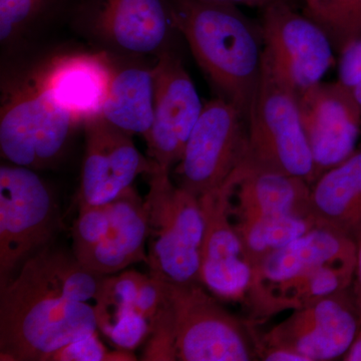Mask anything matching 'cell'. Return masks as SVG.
Segmentation results:
<instances>
[{
    "instance_id": "5b68a950",
    "label": "cell",
    "mask_w": 361,
    "mask_h": 361,
    "mask_svg": "<svg viewBox=\"0 0 361 361\" xmlns=\"http://www.w3.org/2000/svg\"><path fill=\"white\" fill-rule=\"evenodd\" d=\"M145 200L148 217L149 275L176 284L201 283L205 220L199 197L178 186L157 166Z\"/></svg>"
},
{
    "instance_id": "6da1fadb",
    "label": "cell",
    "mask_w": 361,
    "mask_h": 361,
    "mask_svg": "<svg viewBox=\"0 0 361 361\" xmlns=\"http://www.w3.org/2000/svg\"><path fill=\"white\" fill-rule=\"evenodd\" d=\"M75 256L49 244L0 288V360H51L96 334L94 306L104 281Z\"/></svg>"
},
{
    "instance_id": "52a82bcc",
    "label": "cell",
    "mask_w": 361,
    "mask_h": 361,
    "mask_svg": "<svg viewBox=\"0 0 361 361\" xmlns=\"http://www.w3.org/2000/svg\"><path fill=\"white\" fill-rule=\"evenodd\" d=\"M61 225L59 206L37 171L0 167V288L33 255L52 243Z\"/></svg>"
},
{
    "instance_id": "7402d4cb",
    "label": "cell",
    "mask_w": 361,
    "mask_h": 361,
    "mask_svg": "<svg viewBox=\"0 0 361 361\" xmlns=\"http://www.w3.org/2000/svg\"><path fill=\"white\" fill-rule=\"evenodd\" d=\"M252 267L266 256L302 236L316 224L310 215L285 214L233 223Z\"/></svg>"
},
{
    "instance_id": "e0dca14e",
    "label": "cell",
    "mask_w": 361,
    "mask_h": 361,
    "mask_svg": "<svg viewBox=\"0 0 361 361\" xmlns=\"http://www.w3.org/2000/svg\"><path fill=\"white\" fill-rule=\"evenodd\" d=\"M348 260H356L355 240L326 226L316 225L252 267L251 283L245 299L319 266Z\"/></svg>"
},
{
    "instance_id": "d6986e66",
    "label": "cell",
    "mask_w": 361,
    "mask_h": 361,
    "mask_svg": "<svg viewBox=\"0 0 361 361\" xmlns=\"http://www.w3.org/2000/svg\"><path fill=\"white\" fill-rule=\"evenodd\" d=\"M109 207L108 231L94 248L78 259L87 269L104 276L115 274L134 263H148L149 226L144 199L130 187L110 202Z\"/></svg>"
},
{
    "instance_id": "3957f363",
    "label": "cell",
    "mask_w": 361,
    "mask_h": 361,
    "mask_svg": "<svg viewBox=\"0 0 361 361\" xmlns=\"http://www.w3.org/2000/svg\"><path fill=\"white\" fill-rule=\"evenodd\" d=\"M0 103L2 158L35 171L59 165L80 125L54 101L37 63L2 73Z\"/></svg>"
},
{
    "instance_id": "9a60e30c",
    "label": "cell",
    "mask_w": 361,
    "mask_h": 361,
    "mask_svg": "<svg viewBox=\"0 0 361 361\" xmlns=\"http://www.w3.org/2000/svg\"><path fill=\"white\" fill-rule=\"evenodd\" d=\"M199 199L205 220L201 283L218 298L243 303L251 283L252 266L230 219L227 194L221 188Z\"/></svg>"
},
{
    "instance_id": "7c38bea8",
    "label": "cell",
    "mask_w": 361,
    "mask_h": 361,
    "mask_svg": "<svg viewBox=\"0 0 361 361\" xmlns=\"http://www.w3.org/2000/svg\"><path fill=\"white\" fill-rule=\"evenodd\" d=\"M154 122L146 137L149 159L171 172L182 159L204 104L182 59L172 49L157 58Z\"/></svg>"
},
{
    "instance_id": "4dcf8cb0",
    "label": "cell",
    "mask_w": 361,
    "mask_h": 361,
    "mask_svg": "<svg viewBox=\"0 0 361 361\" xmlns=\"http://www.w3.org/2000/svg\"><path fill=\"white\" fill-rule=\"evenodd\" d=\"M356 243V264L355 279H353V291L355 294L356 304L361 318V228L355 237Z\"/></svg>"
},
{
    "instance_id": "4fadbf2b",
    "label": "cell",
    "mask_w": 361,
    "mask_h": 361,
    "mask_svg": "<svg viewBox=\"0 0 361 361\" xmlns=\"http://www.w3.org/2000/svg\"><path fill=\"white\" fill-rule=\"evenodd\" d=\"M85 154L78 204L106 205L132 187L137 176L151 174L157 164L137 151L132 135L111 125L103 116L84 125Z\"/></svg>"
},
{
    "instance_id": "f546056e",
    "label": "cell",
    "mask_w": 361,
    "mask_h": 361,
    "mask_svg": "<svg viewBox=\"0 0 361 361\" xmlns=\"http://www.w3.org/2000/svg\"><path fill=\"white\" fill-rule=\"evenodd\" d=\"M106 357L109 355L94 334L59 349L51 356V360L99 361L106 360Z\"/></svg>"
},
{
    "instance_id": "836d02e7",
    "label": "cell",
    "mask_w": 361,
    "mask_h": 361,
    "mask_svg": "<svg viewBox=\"0 0 361 361\" xmlns=\"http://www.w3.org/2000/svg\"><path fill=\"white\" fill-rule=\"evenodd\" d=\"M300 1L302 2L303 7H312L322 4L327 0H300Z\"/></svg>"
},
{
    "instance_id": "603a6c76",
    "label": "cell",
    "mask_w": 361,
    "mask_h": 361,
    "mask_svg": "<svg viewBox=\"0 0 361 361\" xmlns=\"http://www.w3.org/2000/svg\"><path fill=\"white\" fill-rule=\"evenodd\" d=\"M78 0H0V42L13 47L30 32L70 18Z\"/></svg>"
},
{
    "instance_id": "d4e9b609",
    "label": "cell",
    "mask_w": 361,
    "mask_h": 361,
    "mask_svg": "<svg viewBox=\"0 0 361 361\" xmlns=\"http://www.w3.org/2000/svg\"><path fill=\"white\" fill-rule=\"evenodd\" d=\"M302 11L322 26L338 54L361 32V0H327Z\"/></svg>"
},
{
    "instance_id": "ba28073f",
    "label": "cell",
    "mask_w": 361,
    "mask_h": 361,
    "mask_svg": "<svg viewBox=\"0 0 361 361\" xmlns=\"http://www.w3.org/2000/svg\"><path fill=\"white\" fill-rule=\"evenodd\" d=\"M70 18L104 49L130 56L158 58L178 32L168 0H78Z\"/></svg>"
},
{
    "instance_id": "30bf717a",
    "label": "cell",
    "mask_w": 361,
    "mask_h": 361,
    "mask_svg": "<svg viewBox=\"0 0 361 361\" xmlns=\"http://www.w3.org/2000/svg\"><path fill=\"white\" fill-rule=\"evenodd\" d=\"M263 56L297 96L322 82L334 63V44L322 26L280 0L260 9Z\"/></svg>"
},
{
    "instance_id": "ffe728a7",
    "label": "cell",
    "mask_w": 361,
    "mask_h": 361,
    "mask_svg": "<svg viewBox=\"0 0 361 361\" xmlns=\"http://www.w3.org/2000/svg\"><path fill=\"white\" fill-rule=\"evenodd\" d=\"M308 209L316 224L355 240L361 228V152L323 173L311 185Z\"/></svg>"
},
{
    "instance_id": "83f0119b",
    "label": "cell",
    "mask_w": 361,
    "mask_h": 361,
    "mask_svg": "<svg viewBox=\"0 0 361 361\" xmlns=\"http://www.w3.org/2000/svg\"><path fill=\"white\" fill-rule=\"evenodd\" d=\"M149 332L151 326L148 320L137 311L130 310L106 334L121 348L130 349L137 346Z\"/></svg>"
},
{
    "instance_id": "8fae6325",
    "label": "cell",
    "mask_w": 361,
    "mask_h": 361,
    "mask_svg": "<svg viewBox=\"0 0 361 361\" xmlns=\"http://www.w3.org/2000/svg\"><path fill=\"white\" fill-rule=\"evenodd\" d=\"M361 329L353 286L292 310L283 322L260 336L255 344L293 351L306 361L343 358Z\"/></svg>"
},
{
    "instance_id": "cb8c5ba5",
    "label": "cell",
    "mask_w": 361,
    "mask_h": 361,
    "mask_svg": "<svg viewBox=\"0 0 361 361\" xmlns=\"http://www.w3.org/2000/svg\"><path fill=\"white\" fill-rule=\"evenodd\" d=\"M145 278V275L135 271L104 278L103 288L94 305L97 324L104 334H108L129 311L135 310L137 293Z\"/></svg>"
},
{
    "instance_id": "7a4b0ae2",
    "label": "cell",
    "mask_w": 361,
    "mask_h": 361,
    "mask_svg": "<svg viewBox=\"0 0 361 361\" xmlns=\"http://www.w3.org/2000/svg\"><path fill=\"white\" fill-rule=\"evenodd\" d=\"M173 23L187 40L195 61L216 97L248 115L262 73L259 23L238 6L215 0H168Z\"/></svg>"
},
{
    "instance_id": "9c48e42d",
    "label": "cell",
    "mask_w": 361,
    "mask_h": 361,
    "mask_svg": "<svg viewBox=\"0 0 361 361\" xmlns=\"http://www.w3.org/2000/svg\"><path fill=\"white\" fill-rule=\"evenodd\" d=\"M247 118L215 97L203 111L175 167L176 184L199 197L219 190L243 161Z\"/></svg>"
},
{
    "instance_id": "44dd1931",
    "label": "cell",
    "mask_w": 361,
    "mask_h": 361,
    "mask_svg": "<svg viewBox=\"0 0 361 361\" xmlns=\"http://www.w3.org/2000/svg\"><path fill=\"white\" fill-rule=\"evenodd\" d=\"M155 80L153 68L115 71L101 116L126 134L146 139L154 122Z\"/></svg>"
},
{
    "instance_id": "ac0fdd59",
    "label": "cell",
    "mask_w": 361,
    "mask_h": 361,
    "mask_svg": "<svg viewBox=\"0 0 361 361\" xmlns=\"http://www.w3.org/2000/svg\"><path fill=\"white\" fill-rule=\"evenodd\" d=\"M232 223L285 215H310L311 185L295 176L235 171L222 187Z\"/></svg>"
},
{
    "instance_id": "f1b7e54d",
    "label": "cell",
    "mask_w": 361,
    "mask_h": 361,
    "mask_svg": "<svg viewBox=\"0 0 361 361\" xmlns=\"http://www.w3.org/2000/svg\"><path fill=\"white\" fill-rule=\"evenodd\" d=\"M165 296L166 281L149 275L145 278L140 287L135 310L149 322L163 305Z\"/></svg>"
},
{
    "instance_id": "5bb4252c",
    "label": "cell",
    "mask_w": 361,
    "mask_h": 361,
    "mask_svg": "<svg viewBox=\"0 0 361 361\" xmlns=\"http://www.w3.org/2000/svg\"><path fill=\"white\" fill-rule=\"evenodd\" d=\"M304 132L314 163V182L355 153L361 109L339 82L313 85L298 97Z\"/></svg>"
},
{
    "instance_id": "2e32d148",
    "label": "cell",
    "mask_w": 361,
    "mask_h": 361,
    "mask_svg": "<svg viewBox=\"0 0 361 361\" xmlns=\"http://www.w3.org/2000/svg\"><path fill=\"white\" fill-rule=\"evenodd\" d=\"M37 65L54 101L82 127L101 116L116 71L108 52H66Z\"/></svg>"
},
{
    "instance_id": "1f68e13d",
    "label": "cell",
    "mask_w": 361,
    "mask_h": 361,
    "mask_svg": "<svg viewBox=\"0 0 361 361\" xmlns=\"http://www.w3.org/2000/svg\"><path fill=\"white\" fill-rule=\"evenodd\" d=\"M215 1L226 2V4H232L238 6L254 7V8L260 9L274 4V2L280 1V0H215ZM294 1V0H292Z\"/></svg>"
},
{
    "instance_id": "8992f818",
    "label": "cell",
    "mask_w": 361,
    "mask_h": 361,
    "mask_svg": "<svg viewBox=\"0 0 361 361\" xmlns=\"http://www.w3.org/2000/svg\"><path fill=\"white\" fill-rule=\"evenodd\" d=\"M176 360H258L255 323L231 314L202 283L166 281Z\"/></svg>"
},
{
    "instance_id": "484cf974",
    "label": "cell",
    "mask_w": 361,
    "mask_h": 361,
    "mask_svg": "<svg viewBox=\"0 0 361 361\" xmlns=\"http://www.w3.org/2000/svg\"><path fill=\"white\" fill-rule=\"evenodd\" d=\"M78 205L80 212L71 229L73 254L77 259L82 257L104 238L111 221L109 203L106 205Z\"/></svg>"
},
{
    "instance_id": "d6a6232c",
    "label": "cell",
    "mask_w": 361,
    "mask_h": 361,
    "mask_svg": "<svg viewBox=\"0 0 361 361\" xmlns=\"http://www.w3.org/2000/svg\"><path fill=\"white\" fill-rule=\"evenodd\" d=\"M344 361H361V329L353 346L349 349L348 353L342 358Z\"/></svg>"
},
{
    "instance_id": "4316f807",
    "label": "cell",
    "mask_w": 361,
    "mask_h": 361,
    "mask_svg": "<svg viewBox=\"0 0 361 361\" xmlns=\"http://www.w3.org/2000/svg\"><path fill=\"white\" fill-rule=\"evenodd\" d=\"M338 82L361 109V32L339 52Z\"/></svg>"
},
{
    "instance_id": "277c9868",
    "label": "cell",
    "mask_w": 361,
    "mask_h": 361,
    "mask_svg": "<svg viewBox=\"0 0 361 361\" xmlns=\"http://www.w3.org/2000/svg\"><path fill=\"white\" fill-rule=\"evenodd\" d=\"M236 171H261L314 183V163L298 96L263 56L262 73L247 115V147Z\"/></svg>"
}]
</instances>
